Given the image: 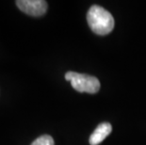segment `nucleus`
I'll return each instance as SVG.
<instances>
[{"label": "nucleus", "instance_id": "nucleus-3", "mask_svg": "<svg viewBox=\"0 0 146 145\" xmlns=\"http://www.w3.org/2000/svg\"><path fill=\"white\" fill-rule=\"evenodd\" d=\"M16 5L22 11L30 16H42L48 8L47 2L44 0H18Z\"/></svg>", "mask_w": 146, "mask_h": 145}, {"label": "nucleus", "instance_id": "nucleus-1", "mask_svg": "<svg viewBox=\"0 0 146 145\" xmlns=\"http://www.w3.org/2000/svg\"><path fill=\"white\" fill-rule=\"evenodd\" d=\"M87 21L91 29L97 35H107L114 27V19L111 13L98 5L91 7L87 13Z\"/></svg>", "mask_w": 146, "mask_h": 145}, {"label": "nucleus", "instance_id": "nucleus-4", "mask_svg": "<svg viewBox=\"0 0 146 145\" xmlns=\"http://www.w3.org/2000/svg\"><path fill=\"white\" fill-rule=\"evenodd\" d=\"M112 131V126L108 122H102L100 123L95 130L92 132V134L90 137L89 142L91 145H98L101 143L108 135Z\"/></svg>", "mask_w": 146, "mask_h": 145}, {"label": "nucleus", "instance_id": "nucleus-5", "mask_svg": "<svg viewBox=\"0 0 146 145\" xmlns=\"http://www.w3.org/2000/svg\"><path fill=\"white\" fill-rule=\"evenodd\" d=\"M31 145H55L54 140L49 135H42L31 143Z\"/></svg>", "mask_w": 146, "mask_h": 145}, {"label": "nucleus", "instance_id": "nucleus-2", "mask_svg": "<svg viewBox=\"0 0 146 145\" xmlns=\"http://www.w3.org/2000/svg\"><path fill=\"white\" fill-rule=\"evenodd\" d=\"M65 79L70 81L72 87L78 92H87V93H96L100 89V82L95 76L78 73L76 72H67Z\"/></svg>", "mask_w": 146, "mask_h": 145}]
</instances>
